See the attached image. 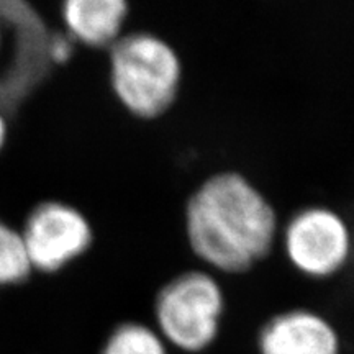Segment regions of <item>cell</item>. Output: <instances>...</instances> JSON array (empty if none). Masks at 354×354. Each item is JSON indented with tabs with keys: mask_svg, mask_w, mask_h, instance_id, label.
<instances>
[{
	"mask_svg": "<svg viewBox=\"0 0 354 354\" xmlns=\"http://www.w3.org/2000/svg\"><path fill=\"white\" fill-rule=\"evenodd\" d=\"M179 56L146 32H123L109 48V79L115 99L133 117L153 120L172 107L180 86Z\"/></svg>",
	"mask_w": 354,
	"mask_h": 354,
	"instance_id": "cell-2",
	"label": "cell"
},
{
	"mask_svg": "<svg viewBox=\"0 0 354 354\" xmlns=\"http://www.w3.org/2000/svg\"><path fill=\"white\" fill-rule=\"evenodd\" d=\"M100 354H169L156 328L148 323L125 322L110 331Z\"/></svg>",
	"mask_w": 354,
	"mask_h": 354,
	"instance_id": "cell-8",
	"label": "cell"
},
{
	"mask_svg": "<svg viewBox=\"0 0 354 354\" xmlns=\"http://www.w3.org/2000/svg\"><path fill=\"white\" fill-rule=\"evenodd\" d=\"M128 10L127 0H68L61 6V20L81 46L109 50L122 37Z\"/></svg>",
	"mask_w": 354,
	"mask_h": 354,
	"instance_id": "cell-7",
	"label": "cell"
},
{
	"mask_svg": "<svg viewBox=\"0 0 354 354\" xmlns=\"http://www.w3.org/2000/svg\"><path fill=\"white\" fill-rule=\"evenodd\" d=\"M6 133H7V128H6V122H3V118L0 117V148H2L3 141H6Z\"/></svg>",
	"mask_w": 354,
	"mask_h": 354,
	"instance_id": "cell-10",
	"label": "cell"
},
{
	"mask_svg": "<svg viewBox=\"0 0 354 354\" xmlns=\"http://www.w3.org/2000/svg\"><path fill=\"white\" fill-rule=\"evenodd\" d=\"M259 354H338V335L312 310H289L264 323L258 333Z\"/></svg>",
	"mask_w": 354,
	"mask_h": 354,
	"instance_id": "cell-6",
	"label": "cell"
},
{
	"mask_svg": "<svg viewBox=\"0 0 354 354\" xmlns=\"http://www.w3.org/2000/svg\"><path fill=\"white\" fill-rule=\"evenodd\" d=\"M32 272V263L20 232L0 221V286L19 284Z\"/></svg>",
	"mask_w": 354,
	"mask_h": 354,
	"instance_id": "cell-9",
	"label": "cell"
},
{
	"mask_svg": "<svg viewBox=\"0 0 354 354\" xmlns=\"http://www.w3.org/2000/svg\"><path fill=\"white\" fill-rule=\"evenodd\" d=\"M20 234L33 271L43 274L63 271L92 245V228L86 216L59 201L35 207Z\"/></svg>",
	"mask_w": 354,
	"mask_h": 354,
	"instance_id": "cell-5",
	"label": "cell"
},
{
	"mask_svg": "<svg viewBox=\"0 0 354 354\" xmlns=\"http://www.w3.org/2000/svg\"><path fill=\"white\" fill-rule=\"evenodd\" d=\"M281 241L292 268L315 281L338 272L351 251V234L342 216L317 205L295 212L282 225Z\"/></svg>",
	"mask_w": 354,
	"mask_h": 354,
	"instance_id": "cell-4",
	"label": "cell"
},
{
	"mask_svg": "<svg viewBox=\"0 0 354 354\" xmlns=\"http://www.w3.org/2000/svg\"><path fill=\"white\" fill-rule=\"evenodd\" d=\"M282 225L271 203L245 177L221 172L207 179L185 207V234L205 271L245 272L268 258Z\"/></svg>",
	"mask_w": 354,
	"mask_h": 354,
	"instance_id": "cell-1",
	"label": "cell"
},
{
	"mask_svg": "<svg viewBox=\"0 0 354 354\" xmlns=\"http://www.w3.org/2000/svg\"><path fill=\"white\" fill-rule=\"evenodd\" d=\"M225 297L209 271H189L167 282L154 302V328L165 343L187 354L207 351L218 338Z\"/></svg>",
	"mask_w": 354,
	"mask_h": 354,
	"instance_id": "cell-3",
	"label": "cell"
}]
</instances>
